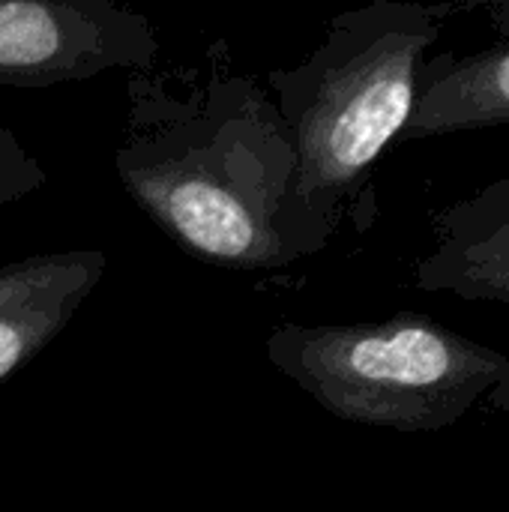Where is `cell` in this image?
<instances>
[{
    "mask_svg": "<svg viewBox=\"0 0 509 512\" xmlns=\"http://www.w3.org/2000/svg\"><path fill=\"white\" fill-rule=\"evenodd\" d=\"M126 90L117 177L168 240L228 270L303 258L294 138L255 75L234 72L213 45L204 66L132 72Z\"/></svg>",
    "mask_w": 509,
    "mask_h": 512,
    "instance_id": "1",
    "label": "cell"
},
{
    "mask_svg": "<svg viewBox=\"0 0 509 512\" xmlns=\"http://www.w3.org/2000/svg\"><path fill=\"white\" fill-rule=\"evenodd\" d=\"M459 9L465 3L375 0L336 15L300 66L267 75L297 150L294 225L303 258L333 240L399 141L426 51Z\"/></svg>",
    "mask_w": 509,
    "mask_h": 512,
    "instance_id": "2",
    "label": "cell"
},
{
    "mask_svg": "<svg viewBox=\"0 0 509 512\" xmlns=\"http://www.w3.org/2000/svg\"><path fill=\"white\" fill-rule=\"evenodd\" d=\"M267 360L327 414L390 432H441L477 408L509 414V357L423 312L375 324H279Z\"/></svg>",
    "mask_w": 509,
    "mask_h": 512,
    "instance_id": "3",
    "label": "cell"
},
{
    "mask_svg": "<svg viewBox=\"0 0 509 512\" xmlns=\"http://www.w3.org/2000/svg\"><path fill=\"white\" fill-rule=\"evenodd\" d=\"M153 21L114 0H0V84L51 87L108 69L147 72Z\"/></svg>",
    "mask_w": 509,
    "mask_h": 512,
    "instance_id": "4",
    "label": "cell"
},
{
    "mask_svg": "<svg viewBox=\"0 0 509 512\" xmlns=\"http://www.w3.org/2000/svg\"><path fill=\"white\" fill-rule=\"evenodd\" d=\"M105 270L99 249L30 255L0 267V384L63 333Z\"/></svg>",
    "mask_w": 509,
    "mask_h": 512,
    "instance_id": "5",
    "label": "cell"
},
{
    "mask_svg": "<svg viewBox=\"0 0 509 512\" xmlns=\"http://www.w3.org/2000/svg\"><path fill=\"white\" fill-rule=\"evenodd\" d=\"M432 234L435 249L417 264L423 291L509 306V177L444 207Z\"/></svg>",
    "mask_w": 509,
    "mask_h": 512,
    "instance_id": "6",
    "label": "cell"
},
{
    "mask_svg": "<svg viewBox=\"0 0 509 512\" xmlns=\"http://www.w3.org/2000/svg\"><path fill=\"white\" fill-rule=\"evenodd\" d=\"M509 123V39L471 54L441 51L423 60L414 108L399 141H423Z\"/></svg>",
    "mask_w": 509,
    "mask_h": 512,
    "instance_id": "7",
    "label": "cell"
},
{
    "mask_svg": "<svg viewBox=\"0 0 509 512\" xmlns=\"http://www.w3.org/2000/svg\"><path fill=\"white\" fill-rule=\"evenodd\" d=\"M45 183L48 174L39 159L30 156V150L6 126H0V207L33 195Z\"/></svg>",
    "mask_w": 509,
    "mask_h": 512,
    "instance_id": "8",
    "label": "cell"
},
{
    "mask_svg": "<svg viewBox=\"0 0 509 512\" xmlns=\"http://www.w3.org/2000/svg\"><path fill=\"white\" fill-rule=\"evenodd\" d=\"M486 12H489V21L492 27L509 39V0H501V3H486Z\"/></svg>",
    "mask_w": 509,
    "mask_h": 512,
    "instance_id": "9",
    "label": "cell"
}]
</instances>
